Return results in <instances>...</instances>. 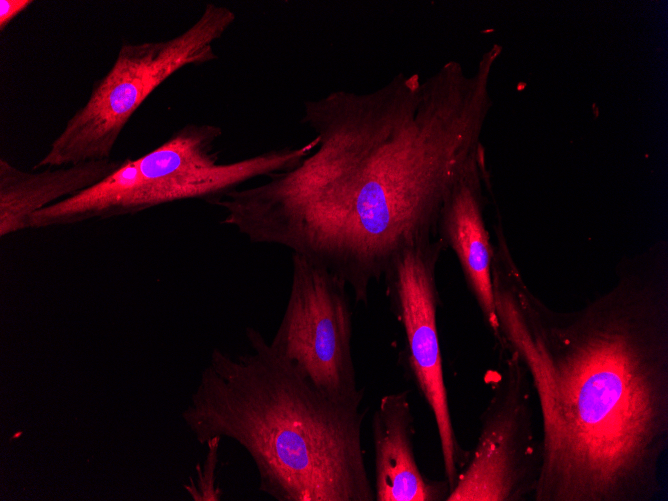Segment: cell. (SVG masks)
<instances>
[{
    "instance_id": "cell-1",
    "label": "cell",
    "mask_w": 668,
    "mask_h": 501,
    "mask_svg": "<svg viewBox=\"0 0 668 501\" xmlns=\"http://www.w3.org/2000/svg\"><path fill=\"white\" fill-rule=\"evenodd\" d=\"M501 53L492 45L471 74L449 61L424 80L400 73L371 92L305 101L315 149L216 201L221 223L323 266L367 304L401 251L437 237L443 204L482 145Z\"/></svg>"
},
{
    "instance_id": "cell-2",
    "label": "cell",
    "mask_w": 668,
    "mask_h": 501,
    "mask_svg": "<svg viewBox=\"0 0 668 501\" xmlns=\"http://www.w3.org/2000/svg\"><path fill=\"white\" fill-rule=\"evenodd\" d=\"M504 239L492 282L499 342L524 367L542 421L534 501H651L668 448V268L662 250L620 268L607 292L555 311Z\"/></svg>"
},
{
    "instance_id": "cell-3",
    "label": "cell",
    "mask_w": 668,
    "mask_h": 501,
    "mask_svg": "<svg viewBox=\"0 0 668 501\" xmlns=\"http://www.w3.org/2000/svg\"><path fill=\"white\" fill-rule=\"evenodd\" d=\"M251 351L215 349L182 414L198 441L228 437L277 501H375L362 449L361 405L332 401L281 358L260 331Z\"/></svg>"
},
{
    "instance_id": "cell-4",
    "label": "cell",
    "mask_w": 668,
    "mask_h": 501,
    "mask_svg": "<svg viewBox=\"0 0 668 501\" xmlns=\"http://www.w3.org/2000/svg\"><path fill=\"white\" fill-rule=\"evenodd\" d=\"M222 133L213 124L188 123L148 153L122 161L97 184L35 212L31 228L136 214L188 199L213 204L248 181L295 167L317 145L313 138L299 147L220 163L215 145Z\"/></svg>"
},
{
    "instance_id": "cell-5",
    "label": "cell",
    "mask_w": 668,
    "mask_h": 501,
    "mask_svg": "<svg viewBox=\"0 0 668 501\" xmlns=\"http://www.w3.org/2000/svg\"><path fill=\"white\" fill-rule=\"evenodd\" d=\"M235 20L230 8L208 3L191 26L170 39L122 44L87 102L33 169L109 159L122 130L147 97L184 67L216 60L214 43Z\"/></svg>"
},
{
    "instance_id": "cell-6",
    "label": "cell",
    "mask_w": 668,
    "mask_h": 501,
    "mask_svg": "<svg viewBox=\"0 0 668 501\" xmlns=\"http://www.w3.org/2000/svg\"><path fill=\"white\" fill-rule=\"evenodd\" d=\"M347 285L323 266L292 253L286 308L270 343L318 391L334 402L361 405L352 354Z\"/></svg>"
},
{
    "instance_id": "cell-7",
    "label": "cell",
    "mask_w": 668,
    "mask_h": 501,
    "mask_svg": "<svg viewBox=\"0 0 668 501\" xmlns=\"http://www.w3.org/2000/svg\"><path fill=\"white\" fill-rule=\"evenodd\" d=\"M480 417L476 447L446 501H522L533 497L541 466V443L532 426L530 381L507 353Z\"/></svg>"
},
{
    "instance_id": "cell-8",
    "label": "cell",
    "mask_w": 668,
    "mask_h": 501,
    "mask_svg": "<svg viewBox=\"0 0 668 501\" xmlns=\"http://www.w3.org/2000/svg\"><path fill=\"white\" fill-rule=\"evenodd\" d=\"M445 247L439 236L407 247L394 258L383 279L391 309L405 333L411 373L435 420L451 491L469 454L460 447L452 423L438 334L436 266Z\"/></svg>"
},
{
    "instance_id": "cell-9",
    "label": "cell",
    "mask_w": 668,
    "mask_h": 501,
    "mask_svg": "<svg viewBox=\"0 0 668 501\" xmlns=\"http://www.w3.org/2000/svg\"><path fill=\"white\" fill-rule=\"evenodd\" d=\"M486 179L485 150L481 145L459 174L443 204L438 235L446 247L454 251L484 321L498 341L492 282L494 246L484 218Z\"/></svg>"
},
{
    "instance_id": "cell-10",
    "label": "cell",
    "mask_w": 668,
    "mask_h": 501,
    "mask_svg": "<svg viewBox=\"0 0 668 501\" xmlns=\"http://www.w3.org/2000/svg\"><path fill=\"white\" fill-rule=\"evenodd\" d=\"M408 394L383 396L373 414L375 501H446L447 481L426 477L417 464Z\"/></svg>"
},
{
    "instance_id": "cell-11",
    "label": "cell",
    "mask_w": 668,
    "mask_h": 501,
    "mask_svg": "<svg viewBox=\"0 0 668 501\" xmlns=\"http://www.w3.org/2000/svg\"><path fill=\"white\" fill-rule=\"evenodd\" d=\"M121 162L109 158L28 172L1 158L0 236L31 228L35 212L97 184Z\"/></svg>"
},
{
    "instance_id": "cell-12",
    "label": "cell",
    "mask_w": 668,
    "mask_h": 501,
    "mask_svg": "<svg viewBox=\"0 0 668 501\" xmlns=\"http://www.w3.org/2000/svg\"><path fill=\"white\" fill-rule=\"evenodd\" d=\"M221 437L220 436H214L211 439H209L206 443H208L209 446V454L207 457V461L205 463V473L204 477L200 476V489H201V500H219L220 497V491L214 490V469H215V464L217 461V448H218V443L220 441Z\"/></svg>"
},
{
    "instance_id": "cell-13",
    "label": "cell",
    "mask_w": 668,
    "mask_h": 501,
    "mask_svg": "<svg viewBox=\"0 0 668 501\" xmlns=\"http://www.w3.org/2000/svg\"><path fill=\"white\" fill-rule=\"evenodd\" d=\"M31 0H1L0 1V30L3 31L9 23L21 12L27 9Z\"/></svg>"
}]
</instances>
